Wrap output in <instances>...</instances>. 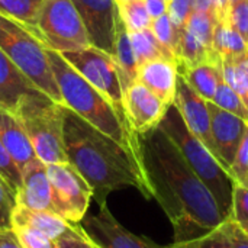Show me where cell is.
<instances>
[{"label":"cell","instance_id":"6da1fadb","mask_svg":"<svg viewBox=\"0 0 248 248\" xmlns=\"http://www.w3.org/2000/svg\"><path fill=\"white\" fill-rule=\"evenodd\" d=\"M138 141L147 183L173 225L174 243L198 238L225 219L209 189L160 126L138 135Z\"/></svg>","mask_w":248,"mask_h":248},{"label":"cell","instance_id":"7a4b0ae2","mask_svg":"<svg viewBox=\"0 0 248 248\" xmlns=\"http://www.w3.org/2000/svg\"><path fill=\"white\" fill-rule=\"evenodd\" d=\"M62 115L68 163L90 185L99 208L106 205L112 192L125 187H135L145 199L153 198L142 169L122 145L65 106Z\"/></svg>","mask_w":248,"mask_h":248},{"label":"cell","instance_id":"3957f363","mask_svg":"<svg viewBox=\"0 0 248 248\" xmlns=\"http://www.w3.org/2000/svg\"><path fill=\"white\" fill-rule=\"evenodd\" d=\"M46 55L62 97V106L68 108L122 145L142 169L138 135L118 113L110 100L77 73V70L70 65L60 52L46 48Z\"/></svg>","mask_w":248,"mask_h":248},{"label":"cell","instance_id":"277c9868","mask_svg":"<svg viewBox=\"0 0 248 248\" xmlns=\"http://www.w3.org/2000/svg\"><path fill=\"white\" fill-rule=\"evenodd\" d=\"M158 126L176 144L186 163L209 189L224 217H230L234 180L217 157L187 129L174 103L167 108V112Z\"/></svg>","mask_w":248,"mask_h":248},{"label":"cell","instance_id":"5b68a950","mask_svg":"<svg viewBox=\"0 0 248 248\" xmlns=\"http://www.w3.org/2000/svg\"><path fill=\"white\" fill-rule=\"evenodd\" d=\"M0 49L46 97L62 105L45 45L23 25L0 13Z\"/></svg>","mask_w":248,"mask_h":248},{"label":"cell","instance_id":"8992f818","mask_svg":"<svg viewBox=\"0 0 248 248\" xmlns=\"http://www.w3.org/2000/svg\"><path fill=\"white\" fill-rule=\"evenodd\" d=\"M62 108L41 93L25 99L15 113L35 155L45 164L68 163L64 150Z\"/></svg>","mask_w":248,"mask_h":248},{"label":"cell","instance_id":"52a82bcc","mask_svg":"<svg viewBox=\"0 0 248 248\" xmlns=\"http://www.w3.org/2000/svg\"><path fill=\"white\" fill-rule=\"evenodd\" d=\"M38 39L57 52L92 46L86 26L71 0H45L36 22Z\"/></svg>","mask_w":248,"mask_h":248},{"label":"cell","instance_id":"ba28073f","mask_svg":"<svg viewBox=\"0 0 248 248\" xmlns=\"http://www.w3.org/2000/svg\"><path fill=\"white\" fill-rule=\"evenodd\" d=\"M46 173L52 211L71 224H80L93 199L90 185L70 163L46 164Z\"/></svg>","mask_w":248,"mask_h":248},{"label":"cell","instance_id":"9c48e42d","mask_svg":"<svg viewBox=\"0 0 248 248\" xmlns=\"http://www.w3.org/2000/svg\"><path fill=\"white\" fill-rule=\"evenodd\" d=\"M60 54L93 87H96L103 96H106L115 106L118 113L126 121L124 112V92L113 55L94 46Z\"/></svg>","mask_w":248,"mask_h":248},{"label":"cell","instance_id":"30bf717a","mask_svg":"<svg viewBox=\"0 0 248 248\" xmlns=\"http://www.w3.org/2000/svg\"><path fill=\"white\" fill-rule=\"evenodd\" d=\"M80 227L99 248H166L128 231L112 215L108 205L99 208L97 215H86Z\"/></svg>","mask_w":248,"mask_h":248},{"label":"cell","instance_id":"8fae6325","mask_svg":"<svg viewBox=\"0 0 248 248\" xmlns=\"http://www.w3.org/2000/svg\"><path fill=\"white\" fill-rule=\"evenodd\" d=\"M86 26L92 46L110 55L115 52V36L119 13L115 0H71Z\"/></svg>","mask_w":248,"mask_h":248},{"label":"cell","instance_id":"7c38bea8","mask_svg":"<svg viewBox=\"0 0 248 248\" xmlns=\"http://www.w3.org/2000/svg\"><path fill=\"white\" fill-rule=\"evenodd\" d=\"M167 108V105L138 80L124 92V112L131 129L137 135L157 128Z\"/></svg>","mask_w":248,"mask_h":248},{"label":"cell","instance_id":"4fadbf2b","mask_svg":"<svg viewBox=\"0 0 248 248\" xmlns=\"http://www.w3.org/2000/svg\"><path fill=\"white\" fill-rule=\"evenodd\" d=\"M174 105L177 106L185 125L187 129L217 157L219 161L217 147L212 138L211 129V116L206 106V100L201 97L190 84L179 74L177 76V86H176V97ZM221 163V161H219Z\"/></svg>","mask_w":248,"mask_h":248},{"label":"cell","instance_id":"5bb4252c","mask_svg":"<svg viewBox=\"0 0 248 248\" xmlns=\"http://www.w3.org/2000/svg\"><path fill=\"white\" fill-rule=\"evenodd\" d=\"M206 106L211 116L212 138L217 147L219 161L230 174L231 164L234 163L235 154L246 134L248 122L234 113L221 109L214 102L206 100Z\"/></svg>","mask_w":248,"mask_h":248},{"label":"cell","instance_id":"9a60e30c","mask_svg":"<svg viewBox=\"0 0 248 248\" xmlns=\"http://www.w3.org/2000/svg\"><path fill=\"white\" fill-rule=\"evenodd\" d=\"M16 202L35 211H52L46 164L38 157L22 170V182L16 192Z\"/></svg>","mask_w":248,"mask_h":248},{"label":"cell","instance_id":"2e32d148","mask_svg":"<svg viewBox=\"0 0 248 248\" xmlns=\"http://www.w3.org/2000/svg\"><path fill=\"white\" fill-rule=\"evenodd\" d=\"M41 93L0 49V109L15 115L25 99Z\"/></svg>","mask_w":248,"mask_h":248},{"label":"cell","instance_id":"e0dca14e","mask_svg":"<svg viewBox=\"0 0 248 248\" xmlns=\"http://www.w3.org/2000/svg\"><path fill=\"white\" fill-rule=\"evenodd\" d=\"M177 76V64L169 58H155L138 67V81L167 106L174 103Z\"/></svg>","mask_w":248,"mask_h":248},{"label":"cell","instance_id":"ac0fdd59","mask_svg":"<svg viewBox=\"0 0 248 248\" xmlns=\"http://www.w3.org/2000/svg\"><path fill=\"white\" fill-rule=\"evenodd\" d=\"M166 248H248V232L231 217H227L209 232L182 243H173Z\"/></svg>","mask_w":248,"mask_h":248},{"label":"cell","instance_id":"d6986e66","mask_svg":"<svg viewBox=\"0 0 248 248\" xmlns=\"http://www.w3.org/2000/svg\"><path fill=\"white\" fill-rule=\"evenodd\" d=\"M0 142L15 160L20 171L36 158L31 141L19 121L10 112L0 109Z\"/></svg>","mask_w":248,"mask_h":248},{"label":"cell","instance_id":"ffe728a7","mask_svg":"<svg viewBox=\"0 0 248 248\" xmlns=\"http://www.w3.org/2000/svg\"><path fill=\"white\" fill-rule=\"evenodd\" d=\"M12 227H26L46 234L52 240L61 238L71 228V222L62 219L54 211H35L16 205L12 214Z\"/></svg>","mask_w":248,"mask_h":248},{"label":"cell","instance_id":"44dd1931","mask_svg":"<svg viewBox=\"0 0 248 248\" xmlns=\"http://www.w3.org/2000/svg\"><path fill=\"white\" fill-rule=\"evenodd\" d=\"M113 58L118 65L122 92H125L134 81L138 80V64H137L134 48L129 39V32L122 23L121 17L118 19V25H116Z\"/></svg>","mask_w":248,"mask_h":248},{"label":"cell","instance_id":"7402d4cb","mask_svg":"<svg viewBox=\"0 0 248 248\" xmlns=\"http://www.w3.org/2000/svg\"><path fill=\"white\" fill-rule=\"evenodd\" d=\"M179 74L190 84V87L205 100L212 102L219 83L224 80L222 64H201L179 71Z\"/></svg>","mask_w":248,"mask_h":248},{"label":"cell","instance_id":"603a6c76","mask_svg":"<svg viewBox=\"0 0 248 248\" xmlns=\"http://www.w3.org/2000/svg\"><path fill=\"white\" fill-rule=\"evenodd\" d=\"M212 46L222 57V60L240 58V57L246 55L248 51V44L232 28L230 19L228 20H217L215 29H214Z\"/></svg>","mask_w":248,"mask_h":248},{"label":"cell","instance_id":"cb8c5ba5","mask_svg":"<svg viewBox=\"0 0 248 248\" xmlns=\"http://www.w3.org/2000/svg\"><path fill=\"white\" fill-rule=\"evenodd\" d=\"M45 0H0V13L23 25L32 35H36L38 15Z\"/></svg>","mask_w":248,"mask_h":248},{"label":"cell","instance_id":"d4e9b609","mask_svg":"<svg viewBox=\"0 0 248 248\" xmlns=\"http://www.w3.org/2000/svg\"><path fill=\"white\" fill-rule=\"evenodd\" d=\"M129 39L134 48L138 67L155 58H169V60L176 61L173 55L157 41V38L154 36L150 28L137 31V32H129Z\"/></svg>","mask_w":248,"mask_h":248},{"label":"cell","instance_id":"484cf974","mask_svg":"<svg viewBox=\"0 0 248 248\" xmlns=\"http://www.w3.org/2000/svg\"><path fill=\"white\" fill-rule=\"evenodd\" d=\"M122 23L128 32L148 29L153 19L150 17L144 0H115Z\"/></svg>","mask_w":248,"mask_h":248},{"label":"cell","instance_id":"4316f807","mask_svg":"<svg viewBox=\"0 0 248 248\" xmlns=\"http://www.w3.org/2000/svg\"><path fill=\"white\" fill-rule=\"evenodd\" d=\"M243 57L222 60V74L225 83L243 99L248 109V74Z\"/></svg>","mask_w":248,"mask_h":248},{"label":"cell","instance_id":"83f0119b","mask_svg":"<svg viewBox=\"0 0 248 248\" xmlns=\"http://www.w3.org/2000/svg\"><path fill=\"white\" fill-rule=\"evenodd\" d=\"M150 29L153 31V33L157 38V41L173 55V58L177 62V55H179V48H180V33H182V31H179L173 25V22L169 17V15L164 13L163 16L154 19L151 22Z\"/></svg>","mask_w":248,"mask_h":248},{"label":"cell","instance_id":"f1b7e54d","mask_svg":"<svg viewBox=\"0 0 248 248\" xmlns=\"http://www.w3.org/2000/svg\"><path fill=\"white\" fill-rule=\"evenodd\" d=\"M217 17L209 13L203 12H192L185 29L196 36L199 41L206 44L208 46H212V39H214V29H215ZM214 48V46H212Z\"/></svg>","mask_w":248,"mask_h":248},{"label":"cell","instance_id":"f546056e","mask_svg":"<svg viewBox=\"0 0 248 248\" xmlns=\"http://www.w3.org/2000/svg\"><path fill=\"white\" fill-rule=\"evenodd\" d=\"M217 106H219L221 109L237 115L238 118L244 119L248 122V109L244 105L243 99L225 83V80H222L218 86V90L215 93V97L212 100Z\"/></svg>","mask_w":248,"mask_h":248},{"label":"cell","instance_id":"4dcf8cb0","mask_svg":"<svg viewBox=\"0 0 248 248\" xmlns=\"http://www.w3.org/2000/svg\"><path fill=\"white\" fill-rule=\"evenodd\" d=\"M230 217L248 232V187L240 183H234L232 189V206Z\"/></svg>","mask_w":248,"mask_h":248},{"label":"cell","instance_id":"1f68e13d","mask_svg":"<svg viewBox=\"0 0 248 248\" xmlns=\"http://www.w3.org/2000/svg\"><path fill=\"white\" fill-rule=\"evenodd\" d=\"M16 205V190L0 176V231L12 228V214Z\"/></svg>","mask_w":248,"mask_h":248},{"label":"cell","instance_id":"d6a6232c","mask_svg":"<svg viewBox=\"0 0 248 248\" xmlns=\"http://www.w3.org/2000/svg\"><path fill=\"white\" fill-rule=\"evenodd\" d=\"M23 248H60L57 240H52L44 232L26 227H12Z\"/></svg>","mask_w":248,"mask_h":248},{"label":"cell","instance_id":"836d02e7","mask_svg":"<svg viewBox=\"0 0 248 248\" xmlns=\"http://www.w3.org/2000/svg\"><path fill=\"white\" fill-rule=\"evenodd\" d=\"M230 176L234 180V183L246 185L248 176V126L243 137V141L238 147V151L235 154L234 163L231 164Z\"/></svg>","mask_w":248,"mask_h":248},{"label":"cell","instance_id":"e575fe53","mask_svg":"<svg viewBox=\"0 0 248 248\" xmlns=\"http://www.w3.org/2000/svg\"><path fill=\"white\" fill-rule=\"evenodd\" d=\"M0 176L17 192L22 182V171L0 142Z\"/></svg>","mask_w":248,"mask_h":248},{"label":"cell","instance_id":"d590c367","mask_svg":"<svg viewBox=\"0 0 248 248\" xmlns=\"http://www.w3.org/2000/svg\"><path fill=\"white\" fill-rule=\"evenodd\" d=\"M192 12H193V0H170L167 3V15L179 31L185 29L186 22Z\"/></svg>","mask_w":248,"mask_h":248},{"label":"cell","instance_id":"8d00e7d4","mask_svg":"<svg viewBox=\"0 0 248 248\" xmlns=\"http://www.w3.org/2000/svg\"><path fill=\"white\" fill-rule=\"evenodd\" d=\"M60 248H99L81 230L80 224H71L67 234L57 240Z\"/></svg>","mask_w":248,"mask_h":248},{"label":"cell","instance_id":"74e56055","mask_svg":"<svg viewBox=\"0 0 248 248\" xmlns=\"http://www.w3.org/2000/svg\"><path fill=\"white\" fill-rule=\"evenodd\" d=\"M230 22L248 44V0H240L230 6Z\"/></svg>","mask_w":248,"mask_h":248},{"label":"cell","instance_id":"f35d334b","mask_svg":"<svg viewBox=\"0 0 248 248\" xmlns=\"http://www.w3.org/2000/svg\"><path fill=\"white\" fill-rule=\"evenodd\" d=\"M144 3H145L148 15L153 20L163 16L164 13H167V1L166 0H144Z\"/></svg>","mask_w":248,"mask_h":248},{"label":"cell","instance_id":"ab89813d","mask_svg":"<svg viewBox=\"0 0 248 248\" xmlns=\"http://www.w3.org/2000/svg\"><path fill=\"white\" fill-rule=\"evenodd\" d=\"M0 248H23L13 228L0 231Z\"/></svg>","mask_w":248,"mask_h":248},{"label":"cell","instance_id":"60d3db41","mask_svg":"<svg viewBox=\"0 0 248 248\" xmlns=\"http://www.w3.org/2000/svg\"><path fill=\"white\" fill-rule=\"evenodd\" d=\"M215 7L217 20H228L230 19V0H212Z\"/></svg>","mask_w":248,"mask_h":248},{"label":"cell","instance_id":"b9f144b4","mask_svg":"<svg viewBox=\"0 0 248 248\" xmlns=\"http://www.w3.org/2000/svg\"><path fill=\"white\" fill-rule=\"evenodd\" d=\"M193 10L195 12L209 13V15H214L215 16V7H214L212 0H193Z\"/></svg>","mask_w":248,"mask_h":248},{"label":"cell","instance_id":"7bdbcfd3","mask_svg":"<svg viewBox=\"0 0 248 248\" xmlns=\"http://www.w3.org/2000/svg\"><path fill=\"white\" fill-rule=\"evenodd\" d=\"M243 60H244V65H246V70H247V74H248V51H247V54L243 57Z\"/></svg>","mask_w":248,"mask_h":248},{"label":"cell","instance_id":"ee69618b","mask_svg":"<svg viewBox=\"0 0 248 248\" xmlns=\"http://www.w3.org/2000/svg\"><path fill=\"white\" fill-rule=\"evenodd\" d=\"M244 186H247L248 187V176H247V180H246V185H244Z\"/></svg>","mask_w":248,"mask_h":248},{"label":"cell","instance_id":"f6af8a7d","mask_svg":"<svg viewBox=\"0 0 248 248\" xmlns=\"http://www.w3.org/2000/svg\"><path fill=\"white\" fill-rule=\"evenodd\" d=\"M166 1H167V3H169V1H170V0H166Z\"/></svg>","mask_w":248,"mask_h":248}]
</instances>
